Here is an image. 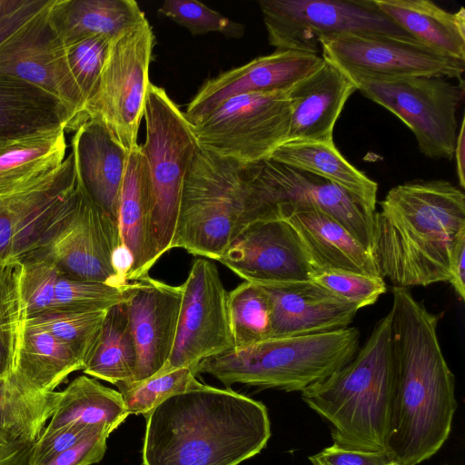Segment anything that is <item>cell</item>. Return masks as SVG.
<instances>
[{"label": "cell", "mask_w": 465, "mask_h": 465, "mask_svg": "<svg viewBox=\"0 0 465 465\" xmlns=\"http://www.w3.org/2000/svg\"><path fill=\"white\" fill-rule=\"evenodd\" d=\"M394 390L386 451L400 465L432 457L451 430L454 376L437 333L439 316L408 288H392Z\"/></svg>", "instance_id": "cell-1"}, {"label": "cell", "mask_w": 465, "mask_h": 465, "mask_svg": "<svg viewBox=\"0 0 465 465\" xmlns=\"http://www.w3.org/2000/svg\"><path fill=\"white\" fill-rule=\"evenodd\" d=\"M145 420L143 465H239L271 437L262 402L206 384L169 397Z\"/></svg>", "instance_id": "cell-2"}, {"label": "cell", "mask_w": 465, "mask_h": 465, "mask_svg": "<svg viewBox=\"0 0 465 465\" xmlns=\"http://www.w3.org/2000/svg\"><path fill=\"white\" fill-rule=\"evenodd\" d=\"M373 217L372 256L394 287L428 286L450 278L454 244L465 233V195L443 180L391 188Z\"/></svg>", "instance_id": "cell-3"}, {"label": "cell", "mask_w": 465, "mask_h": 465, "mask_svg": "<svg viewBox=\"0 0 465 465\" xmlns=\"http://www.w3.org/2000/svg\"><path fill=\"white\" fill-rule=\"evenodd\" d=\"M391 314L378 321L343 367L302 391V401L331 427L333 444L386 451L394 390Z\"/></svg>", "instance_id": "cell-4"}, {"label": "cell", "mask_w": 465, "mask_h": 465, "mask_svg": "<svg viewBox=\"0 0 465 465\" xmlns=\"http://www.w3.org/2000/svg\"><path fill=\"white\" fill-rule=\"evenodd\" d=\"M360 349L355 327L302 336L271 338L198 362L194 374H209L226 387L302 391L347 364Z\"/></svg>", "instance_id": "cell-5"}, {"label": "cell", "mask_w": 465, "mask_h": 465, "mask_svg": "<svg viewBox=\"0 0 465 465\" xmlns=\"http://www.w3.org/2000/svg\"><path fill=\"white\" fill-rule=\"evenodd\" d=\"M253 220L247 164L199 147L183 181L173 249L218 261Z\"/></svg>", "instance_id": "cell-6"}, {"label": "cell", "mask_w": 465, "mask_h": 465, "mask_svg": "<svg viewBox=\"0 0 465 465\" xmlns=\"http://www.w3.org/2000/svg\"><path fill=\"white\" fill-rule=\"evenodd\" d=\"M143 117L145 156L153 198L152 229L157 258L173 249L183 181L199 149L191 123L165 90L150 83Z\"/></svg>", "instance_id": "cell-7"}, {"label": "cell", "mask_w": 465, "mask_h": 465, "mask_svg": "<svg viewBox=\"0 0 465 465\" xmlns=\"http://www.w3.org/2000/svg\"><path fill=\"white\" fill-rule=\"evenodd\" d=\"M155 38L147 19L111 39L94 93L82 123H102L126 151L137 144Z\"/></svg>", "instance_id": "cell-8"}, {"label": "cell", "mask_w": 465, "mask_h": 465, "mask_svg": "<svg viewBox=\"0 0 465 465\" xmlns=\"http://www.w3.org/2000/svg\"><path fill=\"white\" fill-rule=\"evenodd\" d=\"M256 222L317 210L333 218L368 251L373 247L372 211L333 183L267 158L247 164Z\"/></svg>", "instance_id": "cell-9"}, {"label": "cell", "mask_w": 465, "mask_h": 465, "mask_svg": "<svg viewBox=\"0 0 465 465\" xmlns=\"http://www.w3.org/2000/svg\"><path fill=\"white\" fill-rule=\"evenodd\" d=\"M350 79L365 97L410 128L422 154L434 160L452 159L463 84L457 85L445 77L426 75Z\"/></svg>", "instance_id": "cell-10"}, {"label": "cell", "mask_w": 465, "mask_h": 465, "mask_svg": "<svg viewBox=\"0 0 465 465\" xmlns=\"http://www.w3.org/2000/svg\"><path fill=\"white\" fill-rule=\"evenodd\" d=\"M287 92L249 93L227 99L193 125L199 147L242 164L269 158L287 142L292 118Z\"/></svg>", "instance_id": "cell-11"}, {"label": "cell", "mask_w": 465, "mask_h": 465, "mask_svg": "<svg viewBox=\"0 0 465 465\" xmlns=\"http://www.w3.org/2000/svg\"><path fill=\"white\" fill-rule=\"evenodd\" d=\"M258 5L269 44L279 50L318 54L319 41L336 35H409L373 0H260Z\"/></svg>", "instance_id": "cell-12"}, {"label": "cell", "mask_w": 465, "mask_h": 465, "mask_svg": "<svg viewBox=\"0 0 465 465\" xmlns=\"http://www.w3.org/2000/svg\"><path fill=\"white\" fill-rule=\"evenodd\" d=\"M319 45L322 57L349 78L426 75L463 83L465 60L445 54L410 35L344 34L323 37Z\"/></svg>", "instance_id": "cell-13"}, {"label": "cell", "mask_w": 465, "mask_h": 465, "mask_svg": "<svg viewBox=\"0 0 465 465\" xmlns=\"http://www.w3.org/2000/svg\"><path fill=\"white\" fill-rule=\"evenodd\" d=\"M78 194L70 153L47 179L0 197V262H21L43 250L72 214Z\"/></svg>", "instance_id": "cell-14"}, {"label": "cell", "mask_w": 465, "mask_h": 465, "mask_svg": "<svg viewBox=\"0 0 465 465\" xmlns=\"http://www.w3.org/2000/svg\"><path fill=\"white\" fill-rule=\"evenodd\" d=\"M183 302L173 349L154 376L233 349L227 312V292L212 260L197 258L182 284Z\"/></svg>", "instance_id": "cell-15"}, {"label": "cell", "mask_w": 465, "mask_h": 465, "mask_svg": "<svg viewBox=\"0 0 465 465\" xmlns=\"http://www.w3.org/2000/svg\"><path fill=\"white\" fill-rule=\"evenodd\" d=\"M51 5L0 44V74L32 83L61 100L74 131L82 124L85 102L70 73L64 45L51 25Z\"/></svg>", "instance_id": "cell-16"}, {"label": "cell", "mask_w": 465, "mask_h": 465, "mask_svg": "<svg viewBox=\"0 0 465 465\" xmlns=\"http://www.w3.org/2000/svg\"><path fill=\"white\" fill-rule=\"evenodd\" d=\"M218 262L244 282L257 285L307 281L314 272L300 237L284 219L249 224Z\"/></svg>", "instance_id": "cell-17"}, {"label": "cell", "mask_w": 465, "mask_h": 465, "mask_svg": "<svg viewBox=\"0 0 465 465\" xmlns=\"http://www.w3.org/2000/svg\"><path fill=\"white\" fill-rule=\"evenodd\" d=\"M78 188L72 214L38 252L72 277L124 287L112 263L113 252L121 244L119 226Z\"/></svg>", "instance_id": "cell-18"}, {"label": "cell", "mask_w": 465, "mask_h": 465, "mask_svg": "<svg viewBox=\"0 0 465 465\" xmlns=\"http://www.w3.org/2000/svg\"><path fill=\"white\" fill-rule=\"evenodd\" d=\"M183 295L182 285H171L150 275L130 282L124 306L137 350V367L131 382L152 378L170 358Z\"/></svg>", "instance_id": "cell-19"}, {"label": "cell", "mask_w": 465, "mask_h": 465, "mask_svg": "<svg viewBox=\"0 0 465 465\" xmlns=\"http://www.w3.org/2000/svg\"><path fill=\"white\" fill-rule=\"evenodd\" d=\"M318 54L279 50L206 80L184 113L192 125L227 99L249 93L289 91L322 63Z\"/></svg>", "instance_id": "cell-20"}, {"label": "cell", "mask_w": 465, "mask_h": 465, "mask_svg": "<svg viewBox=\"0 0 465 465\" xmlns=\"http://www.w3.org/2000/svg\"><path fill=\"white\" fill-rule=\"evenodd\" d=\"M21 263L26 318L49 311L108 310L129 296L130 282L120 288L72 277L42 252L26 257Z\"/></svg>", "instance_id": "cell-21"}, {"label": "cell", "mask_w": 465, "mask_h": 465, "mask_svg": "<svg viewBox=\"0 0 465 465\" xmlns=\"http://www.w3.org/2000/svg\"><path fill=\"white\" fill-rule=\"evenodd\" d=\"M272 305V338L349 327L360 308L312 280L260 285Z\"/></svg>", "instance_id": "cell-22"}, {"label": "cell", "mask_w": 465, "mask_h": 465, "mask_svg": "<svg viewBox=\"0 0 465 465\" xmlns=\"http://www.w3.org/2000/svg\"><path fill=\"white\" fill-rule=\"evenodd\" d=\"M77 184L87 197L118 224V207L126 152L99 121L88 119L71 140Z\"/></svg>", "instance_id": "cell-23"}, {"label": "cell", "mask_w": 465, "mask_h": 465, "mask_svg": "<svg viewBox=\"0 0 465 465\" xmlns=\"http://www.w3.org/2000/svg\"><path fill=\"white\" fill-rule=\"evenodd\" d=\"M356 90L340 68L323 59L287 92L292 106L287 142L333 143L337 119Z\"/></svg>", "instance_id": "cell-24"}, {"label": "cell", "mask_w": 465, "mask_h": 465, "mask_svg": "<svg viewBox=\"0 0 465 465\" xmlns=\"http://www.w3.org/2000/svg\"><path fill=\"white\" fill-rule=\"evenodd\" d=\"M152 217L149 169L142 147L137 143L128 153L118 207L121 244L133 257L129 282L149 275L159 260L153 242Z\"/></svg>", "instance_id": "cell-25"}, {"label": "cell", "mask_w": 465, "mask_h": 465, "mask_svg": "<svg viewBox=\"0 0 465 465\" xmlns=\"http://www.w3.org/2000/svg\"><path fill=\"white\" fill-rule=\"evenodd\" d=\"M295 230L314 271H345L381 276L372 253L339 223L317 210L284 218Z\"/></svg>", "instance_id": "cell-26"}, {"label": "cell", "mask_w": 465, "mask_h": 465, "mask_svg": "<svg viewBox=\"0 0 465 465\" xmlns=\"http://www.w3.org/2000/svg\"><path fill=\"white\" fill-rule=\"evenodd\" d=\"M71 130L62 101L20 78L0 74V141H15L57 130Z\"/></svg>", "instance_id": "cell-27"}, {"label": "cell", "mask_w": 465, "mask_h": 465, "mask_svg": "<svg viewBox=\"0 0 465 465\" xmlns=\"http://www.w3.org/2000/svg\"><path fill=\"white\" fill-rule=\"evenodd\" d=\"M48 15L64 46L94 35L113 39L146 19L133 0H54Z\"/></svg>", "instance_id": "cell-28"}, {"label": "cell", "mask_w": 465, "mask_h": 465, "mask_svg": "<svg viewBox=\"0 0 465 465\" xmlns=\"http://www.w3.org/2000/svg\"><path fill=\"white\" fill-rule=\"evenodd\" d=\"M376 6L416 40L465 60V11L450 13L428 0H373Z\"/></svg>", "instance_id": "cell-29"}, {"label": "cell", "mask_w": 465, "mask_h": 465, "mask_svg": "<svg viewBox=\"0 0 465 465\" xmlns=\"http://www.w3.org/2000/svg\"><path fill=\"white\" fill-rule=\"evenodd\" d=\"M128 416L118 391L81 375L56 391L53 415L40 436L74 425L102 426L112 433Z\"/></svg>", "instance_id": "cell-30"}, {"label": "cell", "mask_w": 465, "mask_h": 465, "mask_svg": "<svg viewBox=\"0 0 465 465\" xmlns=\"http://www.w3.org/2000/svg\"><path fill=\"white\" fill-rule=\"evenodd\" d=\"M61 128L15 141L0 152V197L34 186L54 174L66 152Z\"/></svg>", "instance_id": "cell-31"}, {"label": "cell", "mask_w": 465, "mask_h": 465, "mask_svg": "<svg viewBox=\"0 0 465 465\" xmlns=\"http://www.w3.org/2000/svg\"><path fill=\"white\" fill-rule=\"evenodd\" d=\"M271 159L321 176L342 188L375 211L378 184L351 164L333 143L287 142Z\"/></svg>", "instance_id": "cell-32"}, {"label": "cell", "mask_w": 465, "mask_h": 465, "mask_svg": "<svg viewBox=\"0 0 465 465\" xmlns=\"http://www.w3.org/2000/svg\"><path fill=\"white\" fill-rule=\"evenodd\" d=\"M84 362L51 333L25 323L15 371L22 382L40 392H52Z\"/></svg>", "instance_id": "cell-33"}, {"label": "cell", "mask_w": 465, "mask_h": 465, "mask_svg": "<svg viewBox=\"0 0 465 465\" xmlns=\"http://www.w3.org/2000/svg\"><path fill=\"white\" fill-rule=\"evenodd\" d=\"M56 391L40 392L14 373L0 379V447L33 444L53 415Z\"/></svg>", "instance_id": "cell-34"}, {"label": "cell", "mask_w": 465, "mask_h": 465, "mask_svg": "<svg viewBox=\"0 0 465 465\" xmlns=\"http://www.w3.org/2000/svg\"><path fill=\"white\" fill-rule=\"evenodd\" d=\"M136 367V345L123 302L107 310L96 345L82 371L116 385L133 381Z\"/></svg>", "instance_id": "cell-35"}, {"label": "cell", "mask_w": 465, "mask_h": 465, "mask_svg": "<svg viewBox=\"0 0 465 465\" xmlns=\"http://www.w3.org/2000/svg\"><path fill=\"white\" fill-rule=\"evenodd\" d=\"M227 312L234 350L272 338V305L262 286L243 282L230 291Z\"/></svg>", "instance_id": "cell-36"}, {"label": "cell", "mask_w": 465, "mask_h": 465, "mask_svg": "<svg viewBox=\"0 0 465 465\" xmlns=\"http://www.w3.org/2000/svg\"><path fill=\"white\" fill-rule=\"evenodd\" d=\"M21 278L20 262H9L0 268V379L7 378L15 371L25 326Z\"/></svg>", "instance_id": "cell-37"}, {"label": "cell", "mask_w": 465, "mask_h": 465, "mask_svg": "<svg viewBox=\"0 0 465 465\" xmlns=\"http://www.w3.org/2000/svg\"><path fill=\"white\" fill-rule=\"evenodd\" d=\"M107 310L49 311L27 317L25 323L51 333L82 360L84 366L94 349Z\"/></svg>", "instance_id": "cell-38"}, {"label": "cell", "mask_w": 465, "mask_h": 465, "mask_svg": "<svg viewBox=\"0 0 465 465\" xmlns=\"http://www.w3.org/2000/svg\"><path fill=\"white\" fill-rule=\"evenodd\" d=\"M195 376L193 369L187 367L143 381L119 382L115 386L129 415L142 414L145 417L169 397L203 387V383L198 381Z\"/></svg>", "instance_id": "cell-39"}, {"label": "cell", "mask_w": 465, "mask_h": 465, "mask_svg": "<svg viewBox=\"0 0 465 465\" xmlns=\"http://www.w3.org/2000/svg\"><path fill=\"white\" fill-rule=\"evenodd\" d=\"M158 12L187 28L193 35L210 32L227 37H241L244 26L195 0H165Z\"/></svg>", "instance_id": "cell-40"}, {"label": "cell", "mask_w": 465, "mask_h": 465, "mask_svg": "<svg viewBox=\"0 0 465 465\" xmlns=\"http://www.w3.org/2000/svg\"><path fill=\"white\" fill-rule=\"evenodd\" d=\"M111 39L94 35L64 46L70 73L85 102L98 84Z\"/></svg>", "instance_id": "cell-41"}, {"label": "cell", "mask_w": 465, "mask_h": 465, "mask_svg": "<svg viewBox=\"0 0 465 465\" xmlns=\"http://www.w3.org/2000/svg\"><path fill=\"white\" fill-rule=\"evenodd\" d=\"M311 280L360 309L375 303L387 290L381 276L345 271H314Z\"/></svg>", "instance_id": "cell-42"}, {"label": "cell", "mask_w": 465, "mask_h": 465, "mask_svg": "<svg viewBox=\"0 0 465 465\" xmlns=\"http://www.w3.org/2000/svg\"><path fill=\"white\" fill-rule=\"evenodd\" d=\"M102 426L74 425L46 436H40L31 446L29 465H41Z\"/></svg>", "instance_id": "cell-43"}, {"label": "cell", "mask_w": 465, "mask_h": 465, "mask_svg": "<svg viewBox=\"0 0 465 465\" xmlns=\"http://www.w3.org/2000/svg\"><path fill=\"white\" fill-rule=\"evenodd\" d=\"M111 432L98 427L74 445L41 465H92L105 454L106 440Z\"/></svg>", "instance_id": "cell-44"}, {"label": "cell", "mask_w": 465, "mask_h": 465, "mask_svg": "<svg viewBox=\"0 0 465 465\" xmlns=\"http://www.w3.org/2000/svg\"><path fill=\"white\" fill-rule=\"evenodd\" d=\"M312 465H394L387 451L346 450L334 444L310 456Z\"/></svg>", "instance_id": "cell-45"}, {"label": "cell", "mask_w": 465, "mask_h": 465, "mask_svg": "<svg viewBox=\"0 0 465 465\" xmlns=\"http://www.w3.org/2000/svg\"><path fill=\"white\" fill-rule=\"evenodd\" d=\"M52 2L53 0H0V44L47 8Z\"/></svg>", "instance_id": "cell-46"}, {"label": "cell", "mask_w": 465, "mask_h": 465, "mask_svg": "<svg viewBox=\"0 0 465 465\" xmlns=\"http://www.w3.org/2000/svg\"><path fill=\"white\" fill-rule=\"evenodd\" d=\"M450 278L449 282L456 293L465 299V233L456 241L450 262Z\"/></svg>", "instance_id": "cell-47"}, {"label": "cell", "mask_w": 465, "mask_h": 465, "mask_svg": "<svg viewBox=\"0 0 465 465\" xmlns=\"http://www.w3.org/2000/svg\"><path fill=\"white\" fill-rule=\"evenodd\" d=\"M32 444L0 447V465H29Z\"/></svg>", "instance_id": "cell-48"}, {"label": "cell", "mask_w": 465, "mask_h": 465, "mask_svg": "<svg viewBox=\"0 0 465 465\" xmlns=\"http://www.w3.org/2000/svg\"><path fill=\"white\" fill-rule=\"evenodd\" d=\"M465 122L462 118L460 131L457 134L454 153L456 156L457 175L460 187L465 188Z\"/></svg>", "instance_id": "cell-49"}, {"label": "cell", "mask_w": 465, "mask_h": 465, "mask_svg": "<svg viewBox=\"0 0 465 465\" xmlns=\"http://www.w3.org/2000/svg\"><path fill=\"white\" fill-rule=\"evenodd\" d=\"M15 141H0V152L11 145Z\"/></svg>", "instance_id": "cell-50"}, {"label": "cell", "mask_w": 465, "mask_h": 465, "mask_svg": "<svg viewBox=\"0 0 465 465\" xmlns=\"http://www.w3.org/2000/svg\"><path fill=\"white\" fill-rule=\"evenodd\" d=\"M4 264L0 262V268L3 266Z\"/></svg>", "instance_id": "cell-51"}, {"label": "cell", "mask_w": 465, "mask_h": 465, "mask_svg": "<svg viewBox=\"0 0 465 465\" xmlns=\"http://www.w3.org/2000/svg\"><path fill=\"white\" fill-rule=\"evenodd\" d=\"M394 465H400V464H398V463H395Z\"/></svg>", "instance_id": "cell-52"}]
</instances>
